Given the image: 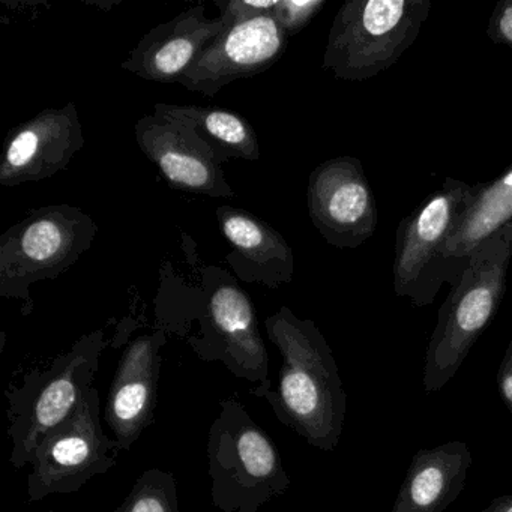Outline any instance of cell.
<instances>
[{"label": "cell", "mask_w": 512, "mask_h": 512, "mask_svg": "<svg viewBox=\"0 0 512 512\" xmlns=\"http://www.w3.org/2000/svg\"><path fill=\"white\" fill-rule=\"evenodd\" d=\"M46 512H61V511H46Z\"/></svg>", "instance_id": "26"}, {"label": "cell", "mask_w": 512, "mask_h": 512, "mask_svg": "<svg viewBox=\"0 0 512 512\" xmlns=\"http://www.w3.org/2000/svg\"><path fill=\"white\" fill-rule=\"evenodd\" d=\"M472 466L463 440H451L413 455L392 512H443L458 499Z\"/></svg>", "instance_id": "17"}, {"label": "cell", "mask_w": 512, "mask_h": 512, "mask_svg": "<svg viewBox=\"0 0 512 512\" xmlns=\"http://www.w3.org/2000/svg\"><path fill=\"white\" fill-rule=\"evenodd\" d=\"M226 28L220 16L208 19L205 5H196L143 35L121 68L148 82L178 85L205 47Z\"/></svg>", "instance_id": "15"}, {"label": "cell", "mask_w": 512, "mask_h": 512, "mask_svg": "<svg viewBox=\"0 0 512 512\" xmlns=\"http://www.w3.org/2000/svg\"><path fill=\"white\" fill-rule=\"evenodd\" d=\"M470 196L472 185L460 179H445L442 187L398 226L392 266L394 290L415 307L433 304L443 284H449L443 254Z\"/></svg>", "instance_id": "8"}, {"label": "cell", "mask_w": 512, "mask_h": 512, "mask_svg": "<svg viewBox=\"0 0 512 512\" xmlns=\"http://www.w3.org/2000/svg\"><path fill=\"white\" fill-rule=\"evenodd\" d=\"M137 145L167 184L182 193L232 199L235 191L215 152L187 125L172 119L143 116L134 125Z\"/></svg>", "instance_id": "13"}, {"label": "cell", "mask_w": 512, "mask_h": 512, "mask_svg": "<svg viewBox=\"0 0 512 512\" xmlns=\"http://www.w3.org/2000/svg\"><path fill=\"white\" fill-rule=\"evenodd\" d=\"M497 386H499V394L503 403L512 415V338L506 347L502 362H500L499 371H497Z\"/></svg>", "instance_id": "24"}, {"label": "cell", "mask_w": 512, "mask_h": 512, "mask_svg": "<svg viewBox=\"0 0 512 512\" xmlns=\"http://www.w3.org/2000/svg\"><path fill=\"white\" fill-rule=\"evenodd\" d=\"M430 10V0H349L332 22L323 70L344 82L385 73L415 43Z\"/></svg>", "instance_id": "5"}, {"label": "cell", "mask_w": 512, "mask_h": 512, "mask_svg": "<svg viewBox=\"0 0 512 512\" xmlns=\"http://www.w3.org/2000/svg\"><path fill=\"white\" fill-rule=\"evenodd\" d=\"M479 512H512V491L491 500L490 505Z\"/></svg>", "instance_id": "25"}, {"label": "cell", "mask_w": 512, "mask_h": 512, "mask_svg": "<svg viewBox=\"0 0 512 512\" xmlns=\"http://www.w3.org/2000/svg\"><path fill=\"white\" fill-rule=\"evenodd\" d=\"M113 512H181L175 475L161 469L146 470Z\"/></svg>", "instance_id": "20"}, {"label": "cell", "mask_w": 512, "mask_h": 512, "mask_svg": "<svg viewBox=\"0 0 512 512\" xmlns=\"http://www.w3.org/2000/svg\"><path fill=\"white\" fill-rule=\"evenodd\" d=\"M154 115L187 125L215 152L221 164L260 158L256 130L247 118L232 110L158 103L154 106Z\"/></svg>", "instance_id": "19"}, {"label": "cell", "mask_w": 512, "mask_h": 512, "mask_svg": "<svg viewBox=\"0 0 512 512\" xmlns=\"http://www.w3.org/2000/svg\"><path fill=\"white\" fill-rule=\"evenodd\" d=\"M203 296L199 334L188 338L197 358L221 362L236 379L256 383L257 391L271 388L268 350L248 293L224 269L208 266L203 271Z\"/></svg>", "instance_id": "7"}, {"label": "cell", "mask_w": 512, "mask_h": 512, "mask_svg": "<svg viewBox=\"0 0 512 512\" xmlns=\"http://www.w3.org/2000/svg\"><path fill=\"white\" fill-rule=\"evenodd\" d=\"M487 35L497 46L512 50V0H500L488 20Z\"/></svg>", "instance_id": "23"}, {"label": "cell", "mask_w": 512, "mask_h": 512, "mask_svg": "<svg viewBox=\"0 0 512 512\" xmlns=\"http://www.w3.org/2000/svg\"><path fill=\"white\" fill-rule=\"evenodd\" d=\"M218 224L230 253L226 260L238 280L268 289L290 284L295 274V256L289 242L266 221L245 209L218 206Z\"/></svg>", "instance_id": "16"}, {"label": "cell", "mask_w": 512, "mask_h": 512, "mask_svg": "<svg viewBox=\"0 0 512 512\" xmlns=\"http://www.w3.org/2000/svg\"><path fill=\"white\" fill-rule=\"evenodd\" d=\"M91 215L73 205L32 209L0 236V296L34 308L31 286L56 280L73 268L97 238Z\"/></svg>", "instance_id": "6"}, {"label": "cell", "mask_w": 512, "mask_h": 512, "mask_svg": "<svg viewBox=\"0 0 512 512\" xmlns=\"http://www.w3.org/2000/svg\"><path fill=\"white\" fill-rule=\"evenodd\" d=\"M206 457L212 503L221 512H259L292 485L274 440L235 395L220 400Z\"/></svg>", "instance_id": "3"}, {"label": "cell", "mask_w": 512, "mask_h": 512, "mask_svg": "<svg viewBox=\"0 0 512 512\" xmlns=\"http://www.w3.org/2000/svg\"><path fill=\"white\" fill-rule=\"evenodd\" d=\"M106 346L101 329L83 335L46 370L26 374L19 385L5 391L13 467L22 469L31 464L44 436L76 413L94 388Z\"/></svg>", "instance_id": "4"}, {"label": "cell", "mask_w": 512, "mask_h": 512, "mask_svg": "<svg viewBox=\"0 0 512 512\" xmlns=\"http://www.w3.org/2000/svg\"><path fill=\"white\" fill-rule=\"evenodd\" d=\"M307 206L314 227L332 247H361L379 224L373 190L355 157L331 158L311 172Z\"/></svg>", "instance_id": "10"}, {"label": "cell", "mask_w": 512, "mask_h": 512, "mask_svg": "<svg viewBox=\"0 0 512 512\" xmlns=\"http://www.w3.org/2000/svg\"><path fill=\"white\" fill-rule=\"evenodd\" d=\"M512 259V223L479 245L440 308L425 352L422 383L442 391L499 311Z\"/></svg>", "instance_id": "2"}, {"label": "cell", "mask_w": 512, "mask_h": 512, "mask_svg": "<svg viewBox=\"0 0 512 512\" xmlns=\"http://www.w3.org/2000/svg\"><path fill=\"white\" fill-rule=\"evenodd\" d=\"M83 148L85 133L77 104L70 101L59 109H44L8 133L0 158V185L46 181L67 169Z\"/></svg>", "instance_id": "11"}, {"label": "cell", "mask_w": 512, "mask_h": 512, "mask_svg": "<svg viewBox=\"0 0 512 512\" xmlns=\"http://www.w3.org/2000/svg\"><path fill=\"white\" fill-rule=\"evenodd\" d=\"M280 0H218L221 19L227 26L241 25L263 16H271Z\"/></svg>", "instance_id": "22"}, {"label": "cell", "mask_w": 512, "mask_h": 512, "mask_svg": "<svg viewBox=\"0 0 512 512\" xmlns=\"http://www.w3.org/2000/svg\"><path fill=\"white\" fill-rule=\"evenodd\" d=\"M166 343V329L139 335L128 343L119 359L104 418L122 451H130L154 424L163 364L161 350Z\"/></svg>", "instance_id": "14"}, {"label": "cell", "mask_w": 512, "mask_h": 512, "mask_svg": "<svg viewBox=\"0 0 512 512\" xmlns=\"http://www.w3.org/2000/svg\"><path fill=\"white\" fill-rule=\"evenodd\" d=\"M122 449L101 424L100 392L92 388L73 416L44 436L28 476L29 502L82 490L118 464Z\"/></svg>", "instance_id": "9"}, {"label": "cell", "mask_w": 512, "mask_h": 512, "mask_svg": "<svg viewBox=\"0 0 512 512\" xmlns=\"http://www.w3.org/2000/svg\"><path fill=\"white\" fill-rule=\"evenodd\" d=\"M287 37L272 16L227 26L208 44L178 85L205 97H215L235 80L268 71L287 49Z\"/></svg>", "instance_id": "12"}, {"label": "cell", "mask_w": 512, "mask_h": 512, "mask_svg": "<svg viewBox=\"0 0 512 512\" xmlns=\"http://www.w3.org/2000/svg\"><path fill=\"white\" fill-rule=\"evenodd\" d=\"M512 223V166L490 182L472 185V196L446 242L449 284L457 286L470 256L479 245Z\"/></svg>", "instance_id": "18"}, {"label": "cell", "mask_w": 512, "mask_h": 512, "mask_svg": "<svg viewBox=\"0 0 512 512\" xmlns=\"http://www.w3.org/2000/svg\"><path fill=\"white\" fill-rule=\"evenodd\" d=\"M266 334L280 352L277 388L250 389L265 398L281 424L308 445L334 451L347 413V395L334 353L316 323L281 307L265 320Z\"/></svg>", "instance_id": "1"}, {"label": "cell", "mask_w": 512, "mask_h": 512, "mask_svg": "<svg viewBox=\"0 0 512 512\" xmlns=\"http://www.w3.org/2000/svg\"><path fill=\"white\" fill-rule=\"evenodd\" d=\"M325 5L326 0H280L271 16L287 37H295L313 22Z\"/></svg>", "instance_id": "21"}]
</instances>
